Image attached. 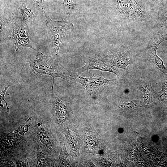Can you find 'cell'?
<instances>
[{
	"label": "cell",
	"mask_w": 167,
	"mask_h": 167,
	"mask_svg": "<svg viewBox=\"0 0 167 167\" xmlns=\"http://www.w3.org/2000/svg\"><path fill=\"white\" fill-rule=\"evenodd\" d=\"M84 61V65L76 70L77 73H86L90 70H97L112 73L116 75L118 78L121 77V73L119 70L110 64L103 55L88 56L85 58Z\"/></svg>",
	"instance_id": "obj_6"
},
{
	"label": "cell",
	"mask_w": 167,
	"mask_h": 167,
	"mask_svg": "<svg viewBox=\"0 0 167 167\" xmlns=\"http://www.w3.org/2000/svg\"><path fill=\"white\" fill-rule=\"evenodd\" d=\"M42 11L46 20L48 39L53 49V57L58 58L59 51L62 41L71 32L73 24L63 19L59 21L53 20L44 10Z\"/></svg>",
	"instance_id": "obj_3"
},
{
	"label": "cell",
	"mask_w": 167,
	"mask_h": 167,
	"mask_svg": "<svg viewBox=\"0 0 167 167\" xmlns=\"http://www.w3.org/2000/svg\"><path fill=\"white\" fill-rule=\"evenodd\" d=\"M28 62L30 65L32 75L36 78H41L42 75L51 76L53 79L51 89L53 93L55 78L58 77L68 81L70 80L69 75L65 73L70 71L59 62L58 58L45 55L40 52H33L29 57Z\"/></svg>",
	"instance_id": "obj_2"
},
{
	"label": "cell",
	"mask_w": 167,
	"mask_h": 167,
	"mask_svg": "<svg viewBox=\"0 0 167 167\" xmlns=\"http://www.w3.org/2000/svg\"><path fill=\"white\" fill-rule=\"evenodd\" d=\"M163 85L167 88V79L166 80L164 84H163Z\"/></svg>",
	"instance_id": "obj_25"
},
{
	"label": "cell",
	"mask_w": 167,
	"mask_h": 167,
	"mask_svg": "<svg viewBox=\"0 0 167 167\" xmlns=\"http://www.w3.org/2000/svg\"><path fill=\"white\" fill-rule=\"evenodd\" d=\"M15 16L6 18L1 17L0 38L4 39L10 30L13 22L15 20Z\"/></svg>",
	"instance_id": "obj_15"
},
{
	"label": "cell",
	"mask_w": 167,
	"mask_h": 167,
	"mask_svg": "<svg viewBox=\"0 0 167 167\" xmlns=\"http://www.w3.org/2000/svg\"><path fill=\"white\" fill-rule=\"evenodd\" d=\"M69 77L70 80L80 84L90 95L95 98L99 96L106 88L116 85L118 79L117 77L111 79H105L102 76L101 72L97 76L93 75L86 78L70 72Z\"/></svg>",
	"instance_id": "obj_4"
},
{
	"label": "cell",
	"mask_w": 167,
	"mask_h": 167,
	"mask_svg": "<svg viewBox=\"0 0 167 167\" xmlns=\"http://www.w3.org/2000/svg\"><path fill=\"white\" fill-rule=\"evenodd\" d=\"M158 94L161 101H167V88L162 85V89L158 92Z\"/></svg>",
	"instance_id": "obj_21"
},
{
	"label": "cell",
	"mask_w": 167,
	"mask_h": 167,
	"mask_svg": "<svg viewBox=\"0 0 167 167\" xmlns=\"http://www.w3.org/2000/svg\"><path fill=\"white\" fill-rule=\"evenodd\" d=\"M124 45L114 46L108 49L103 56L111 65L128 71L127 66L133 63L132 55Z\"/></svg>",
	"instance_id": "obj_5"
},
{
	"label": "cell",
	"mask_w": 167,
	"mask_h": 167,
	"mask_svg": "<svg viewBox=\"0 0 167 167\" xmlns=\"http://www.w3.org/2000/svg\"><path fill=\"white\" fill-rule=\"evenodd\" d=\"M4 165L3 166L4 167H15V165L11 161L6 162L4 163Z\"/></svg>",
	"instance_id": "obj_24"
},
{
	"label": "cell",
	"mask_w": 167,
	"mask_h": 167,
	"mask_svg": "<svg viewBox=\"0 0 167 167\" xmlns=\"http://www.w3.org/2000/svg\"><path fill=\"white\" fill-rule=\"evenodd\" d=\"M142 106L141 102L139 100H129L121 103L120 107L124 109H131Z\"/></svg>",
	"instance_id": "obj_16"
},
{
	"label": "cell",
	"mask_w": 167,
	"mask_h": 167,
	"mask_svg": "<svg viewBox=\"0 0 167 167\" xmlns=\"http://www.w3.org/2000/svg\"><path fill=\"white\" fill-rule=\"evenodd\" d=\"M0 137L1 148H3L6 153L14 152L18 149L19 144L14 133H2Z\"/></svg>",
	"instance_id": "obj_11"
},
{
	"label": "cell",
	"mask_w": 167,
	"mask_h": 167,
	"mask_svg": "<svg viewBox=\"0 0 167 167\" xmlns=\"http://www.w3.org/2000/svg\"><path fill=\"white\" fill-rule=\"evenodd\" d=\"M32 2L36 7L41 9L42 11L44 9V7L46 0H30Z\"/></svg>",
	"instance_id": "obj_22"
},
{
	"label": "cell",
	"mask_w": 167,
	"mask_h": 167,
	"mask_svg": "<svg viewBox=\"0 0 167 167\" xmlns=\"http://www.w3.org/2000/svg\"><path fill=\"white\" fill-rule=\"evenodd\" d=\"M137 89L143 94V106L145 107L150 105L153 102L152 97L155 91L150 82H144L139 85Z\"/></svg>",
	"instance_id": "obj_12"
},
{
	"label": "cell",
	"mask_w": 167,
	"mask_h": 167,
	"mask_svg": "<svg viewBox=\"0 0 167 167\" xmlns=\"http://www.w3.org/2000/svg\"><path fill=\"white\" fill-rule=\"evenodd\" d=\"M16 165L17 167L28 166L27 161L24 159H18L16 161Z\"/></svg>",
	"instance_id": "obj_23"
},
{
	"label": "cell",
	"mask_w": 167,
	"mask_h": 167,
	"mask_svg": "<svg viewBox=\"0 0 167 167\" xmlns=\"http://www.w3.org/2000/svg\"><path fill=\"white\" fill-rule=\"evenodd\" d=\"M35 160V166L43 167L46 166L47 160L43 152L40 150L37 152Z\"/></svg>",
	"instance_id": "obj_18"
},
{
	"label": "cell",
	"mask_w": 167,
	"mask_h": 167,
	"mask_svg": "<svg viewBox=\"0 0 167 167\" xmlns=\"http://www.w3.org/2000/svg\"><path fill=\"white\" fill-rule=\"evenodd\" d=\"M15 17L19 21L25 24L29 27L33 22L35 15L33 11L28 8L23 2H20L17 5L15 11Z\"/></svg>",
	"instance_id": "obj_9"
},
{
	"label": "cell",
	"mask_w": 167,
	"mask_h": 167,
	"mask_svg": "<svg viewBox=\"0 0 167 167\" xmlns=\"http://www.w3.org/2000/svg\"><path fill=\"white\" fill-rule=\"evenodd\" d=\"M51 113L58 118H65L68 113L67 103L57 95L52 94L51 101L48 105Z\"/></svg>",
	"instance_id": "obj_8"
},
{
	"label": "cell",
	"mask_w": 167,
	"mask_h": 167,
	"mask_svg": "<svg viewBox=\"0 0 167 167\" xmlns=\"http://www.w3.org/2000/svg\"><path fill=\"white\" fill-rule=\"evenodd\" d=\"M114 15L121 22L138 26L156 24V11L143 0H116Z\"/></svg>",
	"instance_id": "obj_1"
},
{
	"label": "cell",
	"mask_w": 167,
	"mask_h": 167,
	"mask_svg": "<svg viewBox=\"0 0 167 167\" xmlns=\"http://www.w3.org/2000/svg\"><path fill=\"white\" fill-rule=\"evenodd\" d=\"M148 5L156 11L166 6L167 0H143Z\"/></svg>",
	"instance_id": "obj_17"
},
{
	"label": "cell",
	"mask_w": 167,
	"mask_h": 167,
	"mask_svg": "<svg viewBox=\"0 0 167 167\" xmlns=\"http://www.w3.org/2000/svg\"><path fill=\"white\" fill-rule=\"evenodd\" d=\"M21 74H20L19 77L14 82H13L12 83H10L6 87H5L4 89L2 90L0 92V105L1 104V102L2 101H4L6 106V108L7 110V112L8 113L9 116H10V108L8 107L7 104V102L5 101L4 99V96L6 94V92L8 88L13 83L15 82L20 77V75Z\"/></svg>",
	"instance_id": "obj_20"
},
{
	"label": "cell",
	"mask_w": 167,
	"mask_h": 167,
	"mask_svg": "<svg viewBox=\"0 0 167 167\" xmlns=\"http://www.w3.org/2000/svg\"><path fill=\"white\" fill-rule=\"evenodd\" d=\"M32 117H30L25 123L20 126L16 130V132L22 135H24L25 133L28 131V128L31 125V124H30L29 121L32 119Z\"/></svg>",
	"instance_id": "obj_19"
},
{
	"label": "cell",
	"mask_w": 167,
	"mask_h": 167,
	"mask_svg": "<svg viewBox=\"0 0 167 167\" xmlns=\"http://www.w3.org/2000/svg\"><path fill=\"white\" fill-rule=\"evenodd\" d=\"M79 5L73 2L72 0H63L60 9L65 15L69 16L73 15L78 11Z\"/></svg>",
	"instance_id": "obj_13"
},
{
	"label": "cell",
	"mask_w": 167,
	"mask_h": 167,
	"mask_svg": "<svg viewBox=\"0 0 167 167\" xmlns=\"http://www.w3.org/2000/svg\"><path fill=\"white\" fill-rule=\"evenodd\" d=\"M156 24L162 26L161 29L167 33V6H166L157 10L156 16Z\"/></svg>",
	"instance_id": "obj_14"
},
{
	"label": "cell",
	"mask_w": 167,
	"mask_h": 167,
	"mask_svg": "<svg viewBox=\"0 0 167 167\" xmlns=\"http://www.w3.org/2000/svg\"><path fill=\"white\" fill-rule=\"evenodd\" d=\"M35 123L34 132L38 142L45 147L51 148V140L48 129L46 128L41 121H38Z\"/></svg>",
	"instance_id": "obj_10"
},
{
	"label": "cell",
	"mask_w": 167,
	"mask_h": 167,
	"mask_svg": "<svg viewBox=\"0 0 167 167\" xmlns=\"http://www.w3.org/2000/svg\"><path fill=\"white\" fill-rule=\"evenodd\" d=\"M167 40V33L161 30H155L148 41L147 49L149 58L154 61L159 57L156 51L159 45L162 42Z\"/></svg>",
	"instance_id": "obj_7"
}]
</instances>
